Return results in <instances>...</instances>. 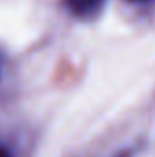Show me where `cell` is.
Returning <instances> with one entry per match:
<instances>
[{
  "label": "cell",
  "instance_id": "1",
  "mask_svg": "<svg viewBox=\"0 0 155 157\" xmlns=\"http://www.w3.org/2000/svg\"><path fill=\"white\" fill-rule=\"evenodd\" d=\"M106 0H66V7L78 18H89L95 17Z\"/></svg>",
  "mask_w": 155,
  "mask_h": 157
},
{
  "label": "cell",
  "instance_id": "2",
  "mask_svg": "<svg viewBox=\"0 0 155 157\" xmlns=\"http://www.w3.org/2000/svg\"><path fill=\"white\" fill-rule=\"evenodd\" d=\"M0 157H13V154H11L4 144H0Z\"/></svg>",
  "mask_w": 155,
  "mask_h": 157
},
{
  "label": "cell",
  "instance_id": "3",
  "mask_svg": "<svg viewBox=\"0 0 155 157\" xmlns=\"http://www.w3.org/2000/svg\"><path fill=\"white\" fill-rule=\"evenodd\" d=\"M133 2H146V0H133Z\"/></svg>",
  "mask_w": 155,
  "mask_h": 157
},
{
  "label": "cell",
  "instance_id": "4",
  "mask_svg": "<svg viewBox=\"0 0 155 157\" xmlns=\"http://www.w3.org/2000/svg\"><path fill=\"white\" fill-rule=\"evenodd\" d=\"M0 64H2V57H0Z\"/></svg>",
  "mask_w": 155,
  "mask_h": 157
}]
</instances>
